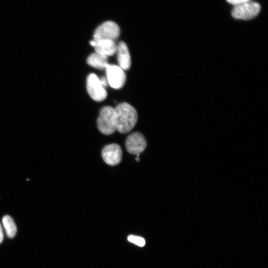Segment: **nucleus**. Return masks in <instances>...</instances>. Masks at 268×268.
<instances>
[{
    "label": "nucleus",
    "instance_id": "obj_1",
    "mask_svg": "<svg viewBox=\"0 0 268 268\" xmlns=\"http://www.w3.org/2000/svg\"><path fill=\"white\" fill-rule=\"evenodd\" d=\"M114 110L117 131L122 134L130 132L137 121L136 110L126 102L119 104Z\"/></svg>",
    "mask_w": 268,
    "mask_h": 268
},
{
    "label": "nucleus",
    "instance_id": "obj_2",
    "mask_svg": "<svg viewBox=\"0 0 268 268\" xmlns=\"http://www.w3.org/2000/svg\"><path fill=\"white\" fill-rule=\"evenodd\" d=\"M97 127L103 134L110 135L117 130L114 108L111 106L102 108L97 121Z\"/></svg>",
    "mask_w": 268,
    "mask_h": 268
},
{
    "label": "nucleus",
    "instance_id": "obj_3",
    "mask_svg": "<svg viewBox=\"0 0 268 268\" xmlns=\"http://www.w3.org/2000/svg\"><path fill=\"white\" fill-rule=\"evenodd\" d=\"M120 33V28L117 24L111 21H106L95 30L93 41L95 42L103 40L115 41L119 37Z\"/></svg>",
    "mask_w": 268,
    "mask_h": 268
},
{
    "label": "nucleus",
    "instance_id": "obj_4",
    "mask_svg": "<svg viewBox=\"0 0 268 268\" xmlns=\"http://www.w3.org/2000/svg\"><path fill=\"white\" fill-rule=\"evenodd\" d=\"M261 9L260 4L255 1H249L234 6L232 10V15L236 19L250 20L256 17Z\"/></svg>",
    "mask_w": 268,
    "mask_h": 268
},
{
    "label": "nucleus",
    "instance_id": "obj_5",
    "mask_svg": "<svg viewBox=\"0 0 268 268\" xmlns=\"http://www.w3.org/2000/svg\"><path fill=\"white\" fill-rule=\"evenodd\" d=\"M86 88L90 97L96 101L104 100L107 93L99 77L94 73L90 74L86 80Z\"/></svg>",
    "mask_w": 268,
    "mask_h": 268
},
{
    "label": "nucleus",
    "instance_id": "obj_6",
    "mask_svg": "<svg viewBox=\"0 0 268 268\" xmlns=\"http://www.w3.org/2000/svg\"><path fill=\"white\" fill-rule=\"evenodd\" d=\"M107 80L110 86L115 89L122 88L125 83L126 73L119 66L108 64L106 67Z\"/></svg>",
    "mask_w": 268,
    "mask_h": 268
},
{
    "label": "nucleus",
    "instance_id": "obj_7",
    "mask_svg": "<svg viewBox=\"0 0 268 268\" xmlns=\"http://www.w3.org/2000/svg\"><path fill=\"white\" fill-rule=\"evenodd\" d=\"M147 142L144 136L139 132L130 134L126 139V147L131 154H140L145 149Z\"/></svg>",
    "mask_w": 268,
    "mask_h": 268
},
{
    "label": "nucleus",
    "instance_id": "obj_8",
    "mask_svg": "<svg viewBox=\"0 0 268 268\" xmlns=\"http://www.w3.org/2000/svg\"><path fill=\"white\" fill-rule=\"evenodd\" d=\"M102 156L106 164L114 166L121 161L122 150L119 145L116 143L110 144L103 148Z\"/></svg>",
    "mask_w": 268,
    "mask_h": 268
},
{
    "label": "nucleus",
    "instance_id": "obj_9",
    "mask_svg": "<svg viewBox=\"0 0 268 268\" xmlns=\"http://www.w3.org/2000/svg\"><path fill=\"white\" fill-rule=\"evenodd\" d=\"M116 52L119 66L123 70L130 69L131 66V59L128 46L124 42H119L117 45Z\"/></svg>",
    "mask_w": 268,
    "mask_h": 268
},
{
    "label": "nucleus",
    "instance_id": "obj_10",
    "mask_svg": "<svg viewBox=\"0 0 268 268\" xmlns=\"http://www.w3.org/2000/svg\"><path fill=\"white\" fill-rule=\"evenodd\" d=\"M94 47L95 52L108 57L116 53L117 45L114 41L103 40L96 42Z\"/></svg>",
    "mask_w": 268,
    "mask_h": 268
},
{
    "label": "nucleus",
    "instance_id": "obj_11",
    "mask_svg": "<svg viewBox=\"0 0 268 268\" xmlns=\"http://www.w3.org/2000/svg\"><path fill=\"white\" fill-rule=\"evenodd\" d=\"M88 65L100 69L106 68L108 63V57L98 53L91 54L87 59Z\"/></svg>",
    "mask_w": 268,
    "mask_h": 268
},
{
    "label": "nucleus",
    "instance_id": "obj_12",
    "mask_svg": "<svg viewBox=\"0 0 268 268\" xmlns=\"http://www.w3.org/2000/svg\"><path fill=\"white\" fill-rule=\"evenodd\" d=\"M2 222L7 236L10 238L14 237L17 228L13 219L9 215H5L2 219Z\"/></svg>",
    "mask_w": 268,
    "mask_h": 268
},
{
    "label": "nucleus",
    "instance_id": "obj_13",
    "mask_svg": "<svg viewBox=\"0 0 268 268\" xmlns=\"http://www.w3.org/2000/svg\"><path fill=\"white\" fill-rule=\"evenodd\" d=\"M128 240L129 241L140 247L143 246L145 243V240L143 238L134 235L129 236Z\"/></svg>",
    "mask_w": 268,
    "mask_h": 268
},
{
    "label": "nucleus",
    "instance_id": "obj_14",
    "mask_svg": "<svg viewBox=\"0 0 268 268\" xmlns=\"http://www.w3.org/2000/svg\"><path fill=\"white\" fill-rule=\"evenodd\" d=\"M226 1L234 6H237L250 1L251 0H226Z\"/></svg>",
    "mask_w": 268,
    "mask_h": 268
},
{
    "label": "nucleus",
    "instance_id": "obj_15",
    "mask_svg": "<svg viewBox=\"0 0 268 268\" xmlns=\"http://www.w3.org/2000/svg\"><path fill=\"white\" fill-rule=\"evenodd\" d=\"M100 81H101V84H102V85H103V86L104 87L105 86H106V85H107V82H108L107 79H106L105 78L103 77V78L100 79Z\"/></svg>",
    "mask_w": 268,
    "mask_h": 268
},
{
    "label": "nucleus",
    "instance_id": "obj_16",
    "mask_svg": "<svg viewBox=\"0 0 268 268\" xmlns=\"http://www.w3.org/2000/svg\"><path fill=\"white\" fill-rule=\"evenodd\" d=\"M3 238V234L1 226L0 223V243H1V242L2 241Z\"/></svg>",
    "mask_w": 268,
    "mask_h": 268
},
{
    "label": "nucleus",
    "instance_id": "obj_17",
    "mask_svg": "<svg viewBox=\"0 0 268 268\" xmlns=\"http://www.w3.org/2000/svg\"><path fill=\"white\" fill-rule=\"evenodd\" d=\"M90 44H91L92 46L94 47V46H95V45H96V42H94L93 40L91 41H90Z\"/></svg>",
    "mask_w": 268,
    "mask_h": 268
},
{
    "label": "nucleus",
    "instance_id": "obj_18",
    "mask_svg": "<svg viewBox=\"0 0 268 268\" xmlns=\"http://www.w3.org/2000/svg\"><path fill=\"white\" fill-rule=\"evenodd\" d=\"M136 155V157H135V159L137 162H138L139 161V154H137Z\"/></svg>",
    "mask_w": 268,
    "mask_h": 268
}]
</instances>
